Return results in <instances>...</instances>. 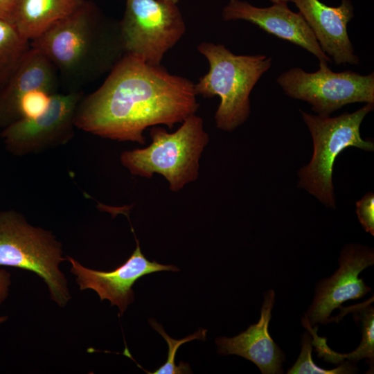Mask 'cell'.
Returning a JSON list of instances; mask_svg holds the SVG:
<instances>
[{
	"instance_id": "6da1fadb",
	"label": "cell",
	"mask_w": 374,
	"mask_h": 374,
	"mask_svg": "<svg viewBox=\"0 0 374 374\" xmlns=\"http://www.w3.org/2000/svg\"><path fill=\"white\" fill-rule=\"evenodd\" d=\"M195 84L161 65L124 54L103 84L81 99L75 127L102 138L143 145L148 127L172 129L197 112Z\"/></svg>"
},
{
	"instance_id": "7a4b0ae2",
	"label": "cell",
	"mask_w": 374,
	"mask_h": 374,
	"mask_svg": "<svg viewBox=\"0 0 374 374\" xmlns=\"http://www.w3.org/2000/svg\"><path fill=\"white\" fill-rule=\"evenodd\" d=\"M30 46L50 60L71 91L111 70L123 52L118 25L107 24L95 6L86 1L30 41Z\"/></svg>"
},
{
	"instance_id": "3957f363",
	"label": "cell",
	"mask_w": 374,
	"mask_h": 374,
	"mask_svg": "<svg viewBox=\"0 0 374 374\" xmlns=\"http://www.w3.org/2000/svg\"><path fill=\"white\" fill-rule=\"evenodd\" d=\"M150 136L152 141L148 146L125 150L121 154L122 165L132 175L150 179L159 174L174 193L197 179L199 160L209 142L200 116H189L173 132L153 126Z\"/></svg>"
},
{
	"instance_id": "277c9868",
	"label": "cell",
	"mask_w": 374,
	"mask_h": 374,
	"mask_svg": "<svg viewBox=\"0 0 374 374\" xmlns=\"http://www.w3.org/2000/svg\"><path fill=\"white\" fill-rule=\"evenodd\" d=\"M197 48L208 60L209 69L195 84V92L203 98L220 97L216 127L232 132L249 118L251 91L271 67L272 59L265 55H235L224 45L211 42H202Z\"/></svg>"
},
{
	"instance_id": "5b68a950",
	"label": "cell",
	"mask_w": 374,
	"mask_h": 374,
	"mask_svg": "<svg viewBox=\"0 0 374 374\" xmlns=\"http://www.w3.org/2000/svg\"><path fill=\"white\" fill-rule=\"evenodd\" d=\"M64 260L62 244L51 231L31 225L16 211H0V266L34 272L61 307L71 299L66 278L60 269Z\"/></svg>"
},
{
	"instance_id": "8992f818",
	"label": "cell",
	"mask_w": 374,
	"mask_h": 374,
	"mask_svg": "<svg viewBox=\"0 0 374 374\" xmlns=\"http://www.w3.org/2000/svg\"><path fill=\"white\" fill-rule=\"evenodd\" d=\"M373 109V103H367L356 112L335 117L315 116L301 110L314 145L310 163L299 171L301 188L307 190L323 204L335 206L332 181L335 160L349 146L373 150V143L364 140L359 132L362 121Z\"/></svg>"
},
{
	"instance_id": "52a82bcc",
	"label": "cell",
	"mask_w": 374,
	"mask_h": 374,
	"mask_svg": "<svg viewBox=\"0 0 374 374\" xmlns=\"http://www.w3.org/2000/svg\"><path fill=\"white\" fill-rule=\"evenodd\" d=\"M124 54L161 65L164 55L186 32L177 3L166 0H126L118 24Z\"/></svg>"
},
{
	"instance_id": "ba28073f",
	"label": "cell",
	"mask_w": 374,
	"mask_h": 374,
	"mask_svg": "<svg viewBox=\"0 0 374 374\" xmlns=\"http://www.w3.org/2000/svg\"><path fill=\"white\" fill-rule=\"evenodd\" d=\"M276 82L288 96L306 101L318 115L329 116L354 103H374V73L333 72L327 66L314 73L294 67L281 73Z\"/></svg>"
},
{
	"instance_id": "9c48e42d",
	"label": "cell",
	"mask_w": 374,
	"mask_h": 374,
	"mask_svg": "<svg viewBox=\"0 0 374 374\" xmlns=\"http://www.w3.org/2000/svg\"><path fill=\"white\" fill-rule=\"evenodd\" d=\"M82 98L78 90L54 93L42 114L21 118L1 130L6 149L13 155L24 156L68 143L75 134V113Z\"/></svg>"
},
{
	"instance_id": "30bf717a",
	"label": "cell",
	"mask_w": 374,
	"mask_h": 374,
	"mask_svg": "<svg viewBox=\"0 0 374 374\" xmlns=\"http://www.w3.org/2000/svg\"><path fill=\"white\" fill-rule=\"evenodd\" d=\"M338 263L332 276L316 284L313 301L303 317L310 326L331 322V313L343 303L361 299L371 291L359 275L374 264L373 249L348 244L342 249Z\"/></svg>"
},
{
	"instance_id": "8fae6325",
	"label": "cell",
	"mask_w": 374,
	"mask_h": 374,
	"mask_svg": "<svg viewBox=\"0 0 374 374\" xmlns=\"http://www.w3.org/2000/svg\"><path fill=\"white\" fill-rule=\"evenodd\" d=\"M136 242V247L130 257L113 271H104L91 269L82 265L73 258L66 256V260L71 265V271L80 290H93L101 301L107 299L111 305H116L120 315L134 301L132 286L142 276L161 271H177L174 265H162L157 261H150L141 252L139 242L133 228H131Z\"/></svg>"
},
{
	"instance_id": "7c38bea8",
	"label": "cell",
	"mask_w": 374,
	"mask_h": 374,
	"mask_svg": "<svg viewBox=\"0 0 374 374\" xmlns=\"http://www.w3.org/2000/svg\"><path fill=\"white\" fill-rule=\"evenodd\" d=\"M222 17L224 21H249L269 34L299 46L318 58L321 67L332 61L321 50L302 15L292 12L287 3L259 8L245 1L229 0L222 9Z\"/></svg>"
},
{
	"instance_id": "4fadbf2b",
	"label": "cell",
	"mask_w": 374,
	"mask_h": 374,
	"mask_svg": "<svg viewBox=\"0 0 374 374\" xmlns=\"http://www.w3.org/2000/svg\"><path fill=\"white\" fill-rule=\"evenodd\" d=\"M311 28L321 50L335 64H358L347 26L354 17L350 0H341L337 7L319 0H291Z\"/></svg>"
},
{
	"instance_id": "5bb4252c",
	"label": "cell",
	"mask_w": 374,
	"mask_h": 374,
	"mask_svg": "<svg viewBox=\"0 0 374 374\" xmlns=\"http://www.w3.org/2000/svg\"><path fill=\"white\" fill-rule=\"evenodd\" d=\"M57 69L39 51L30 48L8 82L0 91V129L21 118L20 105L28 96L56 93Z\"/></svg>"
},
{
	"instance_id": "9a60e30c",
	"label": "cell",
	"mask_w": 374,
	"mask_h": 374,
	"mask_svg": "<svg viewBox=\"0 0 374 374\" xmlns=\"http://www.w3.org/2000/svg\"><path fill=\"white\" fill-rule=\"evenodd\" d=\"M274 302L275 292L269 290L264 294L258 321L235 337L217 338L218 353L241 356L254 363L262 374L283 373L285 354L268 330Z\"/></svg>"
},
{
	"instance_id": "2e32d148",
	"label": "cell",
	"mask_w": 374,
	"mask_h": 374,
	"mask_svg": "<svg viewBox=\"0 0 374 374\" xmlns=\"http://www.w3.org/2000/svg\"><path fill=\"white\" fill-rule=\"evenodd\" d=\"M84 0H19L13 25L32 41L76 11Z\"/></svg>"
},
{
	"instance_id": "e0dca14e",
	"label": "cell",
	"mask_w": 374,
	"mask_h": 374,
	"mask_svg": "<svg viewBox=\"0 0 374 374\" xmlns=\"http://www.w3.org/2000/svg\"><path fill=\"white\" fill-rule=\"evenodd\" d=\"M373 301V296L367 302L355 306V309L360 314L362 321V338L359 346L353 351L347 354H340L332 350L326 344V339L320 337L314 330L310 332L312 338V346L318 353L320 358L324 361L337 364L348 359L352 362H357L363 359H368L370 367L373 370L374 362V309L368 305Z\"/></svg>"
},
{
	"instance_id": "ac0fdd59",
	"label": "cell",
	"mask_w": 374,
	"mask_h": 374,
	"mask_svg": "<svg viewBox=\"0 0 374 374\" xmlns=\"http://www.w3.org/2000/svg\"><path fill=\"white\" fill-rule=\"evenodd\" d=\"M30 42L15 26L0 20V91L30 49Z\"/></svg>"
},
{
	"instance_id": "d6986e66",
	"label": "cell",
	"mask_w": 374,
	"mask_h": 374,
	"mask_svg": "<svg viewBox=\"0 0 374 374\" xmlns=\"http://www.w3.org/2000/svg\"><path fill=\"white\" fill-rule=\"evenodd\" d=\"M312 338L308 330L301 339V350L288 374H348L355 373L357 368L354 362H346L332 369H324L317 366L312 359Z\"/></svg>"
},
{
	"instance_id": "ffe728a7",
	"label": "cell",
	"mask_w": 374,
	"mask_h": 374,
	"mask_svg": "<svg viewBox=\"0 0 374 374\" xmlns=\"http://www.w3.org/2000/svg\"><path fill=\"white\" fill-rule=\"evenodd\" d=\"M150 323L151 326L157 330L166 341L168 346V358L166 362L159 368L154 372L147 371L149 374H183L190 373V369L187 363L184 362H179V365H176L175 355L176 353L183 344L193 341L194 339L204 340L207 330L206 329H199L197 332L193 335H188L181 339H175L168 336L163 328L162 326L158 323L155 320L150 319Z\"/></svg>"
},
{
	"instance_id": "44dd1931",
	"label": "cell",
	"mask_w": 374,
	"mask_h": 374,
	"mask_svg": "<svg viewBox=\"0 0 374 374\" xmlns=\"http://www.w3.org/2000/svg\"><path fill=\"white\" fill-rule=\"evenodd\" d=\"M356 213L364 230L374 235V195H365L356 203Z\"/></svg>"
},
{
	"instance_id": "7402d4cb",
	"label": "cell",
	"mask_w": 374,
	"mask_h": 374,
	"mask_svg": "<svg viewBox=\"0 0 374 374\" xmlns=\"http://www.w3.org/2000/svg\"><path fill=\"white\" fill-rule=\"evenodd\" d=\"M19 0H0V20L13 24Z\"/></svg>"
},
{
	"instance_id": "603a6c76",
	"label": "cell",
	"mask_w": 374,
	"mask_h": 374,
	"mask_svg": "<svg viewBox=\"0 0 374 374\" xmlns=\"http://www.w3.org/2000/svg\"><path fill=\"white\" fill-rule=\"evenodd\" d=\"M11 276L6 270L0 268V306L9 295Z\"/></svg>"
},
{
	"instance_id": "cb8c5ba5",
	"label": "cell",
	"mask_w": 374,
	"mask_h": 374,
	"mask_svg": "<svg viewBox=\"0 0 374 374\" xmlns=\"http://www.w3.org/2000/svg\"><path fill=\"white\" fill-rule=\"evenodd\" d=\"M271 3H276L279 2H284V3H288L291 0H269Z\"/></svg>"
},
{
	"instance_id": "d4e9b609",
	"label": "cell",
	"mask_w": 374,
	"mask_h": 374,
	"mask_svg": "<svg viewBox=\"0 0 374 374\" xmlns=\"http://www.w3.org/2000/svg\"><path fill=\"white\" fill-rule=\"evenodd\" d=\"M8 319L7 316H0V324L6 321Z\"/></svg>"
},
{
	"instance_id": "484cf974",
	"label": "cell",
	"mask_w": 374,
	"mask_h": 374,
	"mask_svg": "<svg viewBox=\"0 0 374 374\" xmlns=\"http://www.w3.org/2000/svg\"><path fill=\"white\" fill-rule=\"evenodd\" d=\"M166 1L173 2V3H177L178 1H179V0H166Z\"/></svg>"
}]
</instances>
